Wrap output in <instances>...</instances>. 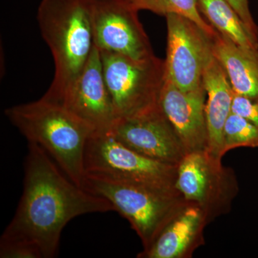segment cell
Instances as JSON below:
<instances>
[{"label":"cell","mask_w":258,"mask_h":258,"mask_svg":"<svg viewBox=\"0 0 258 258\" xmlns=\"http://www.w3.org/2000/svg\"><path fill=\"white\" fill-rule=\"evenodd\" d=\"M200 207L186 203L168 222L152 245L138 258H190L205 243L204 231L210 224Z\"/></svg>","instance_id":"obj_13"},{"label":"cell","mask_w":258,"mask_h":258,"mask_svg":"<svg viewBox=\"0 0 258 258\" xmlns=\"http://www.w3.org/2000/svg\"><path fill=\"white\" fill-rule=\"evenodd\" d=\"M5 113L29 143L41 147L73 182L83 187L85 151L95 132L89 125L42 98L10 107Z\"/></svg>","instance_id":"obj_3"},{"label":"cell","mask_w":258,"mask_h":258,"mask_svg":"<svg viewBox=\"0 0 258 258\" xmlns=\"http://www.w3.org/2000/svg\"><path fill=\"white\" fill-rule=\"evenodd\" d=\"M37 20L55 64L53 79L42 98L60 105L94 46L90 0H42Z\"/></svg>","instance_id":"obj_2"},{"label":"cell","mask_w":258,"mask_h":258,"mask_svg":"<svg viewBox=\"0 0 258 258\" xmlns=\"http://www.w3.org/2000/svg\"><path fill=\"white\" fill-rule=\"evenodd\" d=\"M210 40L212 54L225 69L234 93L258 99V48L239 46L218 31Z\"/></svg>","instance_id":"obj_15"},{"label":"cell","mask_w":258,"mask_h":258,"mask_svg":"<svg viewBox=\"0 0 258 258\" xmlns=\"http://www.w3.org/2000/svg\"><path fill=\"white\" fill-rule=\"evenodd\" d=\"M60 106L83 120L95 132H109L115 121L100 51L93 46L87 63Z\"/></svg>","instance_id":"obj_11"},{"label":"cell","mask_w":258,"mask_h":258,"mask_svg":"<svg viewBox=\"0 0 258 258\" xmlns=\"http://www.w3.org/2000/svg\"><path fill=\"white\" fill-rule=\"evenodd\" d=\"M93 44L100 51L144 61L155 57L138 13L128 0H90Z\"/></svg>","instance_id":"obj_8"},{"label":"cell","mask_w":258,"mask_h":258,"mask_svg":"<svg viewBox=\"0 0 258 258\" xmlns=\"http://www.w3.org/2000/svg\"><path fill=\"white\" fill-rule=\"evenodd\" d=\"M223 139L224 155L236 148H257L258 126L232 112L225 122Z\"/></svg>","instance_id":"obj_18"},{"label":"cell","mask_w":258,"mask_h":258,"mask_svg":"<svg viewBox=\"0 0 258 258\" xmlns=\"http://www.w3.org/2000/svg\"><path fill=\"white\" fill-rule=\"evenodd\" d=\"M198 5L204 18L217 31L239 46L258 48L257 39L226 0H198Z\"/></svg>","instance_id":"obj_16"},{"label":"cell","mask_w":258,"mask_h":258,"mask_svg":"<svg viewBox=\"0 0 258 258\" xmlns=\"http://www.w3.org/2000/svg\"><path fill=\"white\" fill-rule=\"evenodd\" d=\"M83 187L106 199L130 223L144 249L152 245L186 201L180 193L153 189L140 185L85 174Z\"/></svg>","instance_id":"obj_4"},{"label":"cell","mask_w":258,"mask_h":258,"mask_svg":"<svg viewBox=\"0 0 258 258\" xmlns=\"http://www.w3.org/2000/svg\"><path fill=\"white\" fill-rule=\"evenodd\" d=\"M109 132L129 149L170 165H179L186 154L161 106L139 116L115 120Z\"/></svg>","instance_id":"obj_10"},{"label":"cell","mask_w":258,"mask_h":258,"mask_svg":"<svg viewBox=\"0 0 258 258\" xmlns=\"http://www.w3.org/2000/svg\"><path fill=\"white\" fill-rule=\"evenodd\" d=\"M112 210L108 200L75 184L41 147L29 143L23 195L1 241L30 244L42 258L55 257L73 219Z\"/></svg>","instance_id":"obj_1"},{"label":"cell","mask_w":258,"mask_h":258,"mask_svg":"<svg viewBox=\"0 0 258 258\" xmlns=\"http://www.w3.org/2000/svg\"><path fill=\"white\" fill-rule=\"evenodd\" d=\"M1 258H42L40 251L30 244L0 241Z\"/></svg>","instance_id":"obj_19"},{"label":"cell","mask_w":258,"mask_h":258,"mask_svg":"<svg viewBox=\"0 0 258 258\" xmlns=\"http://www.w3.org/2000/svg\"><path fill=\"white\" fill-rule=\"evenodd\" d=\"M176 186L185 201L203 210L210 222L230 212L239 192L234 171L208 150L184 156L177 166Z\"/></svg>","instance_id":"obj_7"},{"label":"cell","mask_w":258,"mask_h":258,"mask_svg":"<svg viewBox=\"0 0 258 258\" xmlns=\"http://www.w3.org/2000/svg\"><path fill=\"white\" fill-rule=\"evenodd\" d=\"M232 112L258 126V99L234 93Z\"/></svg>","instance_id":"obj_20"},{"label":"cell","mask_w":258,"mask_h":258,"mask_svg":"<svg viewBox=\"0 0 258 258\" xmlns=\"http://www.w3.org/2000/svg\"><path fill=\"white\" fill-rule=\"evenodd\" d=\"M137 11L148 10L162 16L176 14L189 18L212 37L217 30L204 18L198 8V0H128Z\"/></svg>","instance_id":"obj_17"},{"label":"cell","mask_w":258,"mask_h":258,"mask_svg":"<svg viewBox=\"0 0 258 258\" xmlns=\"http://www.w3.org/2000/svg\"><path fill=\"white\" fill-rule=\"evenodd\" d=\"M203 82L206 91L205 115L208 132V151L213 157L222 160L224 157V127L232 113L235 93L225 69L212 54V50L204 69Z\"/></svg>","instance_id":"obj_14"},{"label":"cell","mask_w":258,"mask_h":258,"mask_svg":"<svg viewBox=\"0 0 258 258\" xmlns=\"http://www.w3.org/2000/svg\"><path fill=\"white\" fill-rule=\"evenodd\" d=\"M233 8L249 32L258 40V27L249 10L248 0H226Z\"/></svg>","instance_id":"obj_21"},{"label":"cell","mask_w":258,"mask_h":258,"mask_svg":"<svg viewBox=\"0 0 258 258\" xmlns=\"http://www.w3.org/2000/svg\"><path fill=\"white\" fill-rule=\"evenodd\" d=\"M84 164L86 174L180 193L176 186L177 166L154 160L129 149L110 132H95L90 137Z\"/></svg>","instance_id":"obj_5"},{"label":"cell","mask_w":258,"mask_h":258,"mask_svg":"<svg viewBox=\"0 0 258 258\" xmlns=\"http://www.w3.org/2000/svg\"><path fill=\"white\" fill-rule=\"evenodd\" d=\"M100 53L115 120L139 116L160 106L165 79L164 60L155 56L138 61L106 51Z\"/></svg>","instance_id":"obj_6"},{"label":"cell","mask_w":258,"mask_h":258,"mask_svg":"<svg viewBox=\"0 0 258 258\" xmlns=\"http://www.w3.org/2000/svg\"><path fill=\"white\" fill-rule=\"evenodd\" d=\"M159 103L161 109L179 136L186 154L208 150L206 91L204 85L195 91L185 92L165 76Z\"/></svg>","instance_id":"obj_12"},{"label":"cell","mask_w":258,"mask_h":258,"mask_svg":"<svg viewBox=\"0 0 258 258\" xmlns=\"http://www.w3.org/2000/svg\"><path fill=\"white\" fill-rule=\"evenodd\" d=\"M166 19L165 76L185 92L199 89L203 86L204 69L212 50L210 37L189 18L170 14Z\"/></svg>","instance_id":"obj_9"}]
</instances>
